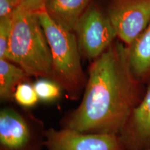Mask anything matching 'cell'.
Segmentation results:
<instances>
[{"label": "cell", "mask_w": 150, "mask_h": 150, "mask_svg": "<svg viewBox=\"0 0 150 150\" xmlns=\"http://www.w3.org/2000/svg\"><path fill=\"white\" fill-rule=\"evenodd\" d=\"M45 150H126L118 135L87 134L71 129L46 130Z\"/></svg>", "instance_id": "52a82bcc"}, {"label": "cell", "mask_w": 150, "mask_h": 150, "mask_svg": "<svg viewBox=\"0 0 150 150\" xmlns=\"http://www.w3.org/2000/svg\"><path fill=\"white\" fill-rule=\"evenodd\" d=\"M15 13L0 18V59H4L13 29Z\"/></svg>", "instance_id": "5bb4252c"}, {"label": "cell", "mask_w": 150, "mask_h": 150, "mask_svg": "<svg viewBox=\"0 0 150 150\" xmlns=\"http://www.w3.org/2000/svg\"><path fill=\"white\" fill-rule=\"evenodd\" d=\"M88 74L80 104L63 115L61 127L87 134L119 135L146 89L131 71L127 46L115 40L91 61Z\"/></svg>", "instance_id": "6da1fadb"}, {"label": "cell", "mask_w": 150, "mask_h": 150, "mask_svg": "<svg viewBox=\"0 0 150 150\" xmlns=\"http://www.w3.org/2000/svg\"><path fill=\"white\" fill-rule=\"evenodd\" d=\"M46 130L29 108L6 105L0 110V150H43Z\"/></svg>", "instance_id": "277c9868"}, {"label": "cell", "mask_w": 150, "mask_h": 150, "mask_svg": "<svg viewBox=\"0 0 150 150\" xmlns=\"http://www.w3.org/2000/svg\"><path fill=\"white\" fill-rule=\"evenodd\" d=\"M47 0H24L22 6L28 11L39 13L43 9Z\"/></svg>", "instance_id": "2e32d148"}, {"label": "cell", "mask_w": 150, "mask_h": 150, "mask_svg": "<svg viewBox=\"0 0 150 150\" xmlns=\"http://www.w3.org/2000/svg\"><path fill=\"white\" fill-rule=\"evenodd\" d=\"M4 59L20 66L30 77L51 79V52L38 13L22 6L16 11Z\"/></svg>", "instance_id": "7a4b0ae2"}, {"label": "cell", "mask_w": 150, "mask_h": 150, "mask_svg": "<svg viewBox=\"0 0 150 150\" xmlns=\"http://www.w3.org/2000/svg\"><path fill=\"white\" fill-rule=\"evenodd\" d=\"M118 136L126 150L150 148V83Z\"/></svg>", "instance_id": "ba28073f"}, {"label": "cell", "mask_w": 150, "mask_h": 150, "mask_svg": "<svg viewBox=\"0 0 150 150\" xmlns=\"http://www.w3.org/2000/svg\"><path fill=\"white\" fill-rule=\"evenodd\" d=\"M131 71L136 78L146 85L150 83V24L144 31L127 46Z\"/></svg>", "instance_id": "30bf717a"}, {"label": "cell", "mask_w": 150, "mask_h": 150, "mask_svg": "<svg viewBox=\"0 0 150 150\" xmlns=\"http://www.w3.org/2000/svg\"><path fill=\"white\" fill-rule=\"evenodd\" d=\"M38 15L51 52L50 79L61 86L70 100L77 101L83 95L87 77L76 34L56 24L45 9Z\"/></svg>", "instance_id": "3957f363"}, {"label": "cell", "mask_w": 150, "mask_h": 150, "mask_svg": "<svg viewBox=\"0 0 150 150\" xmlns=\"http://www.w3.org/2000/svg\"><path fill=\"white\" fill-rule=\"evenodd\" d=\"M14 102L22 108H30L35 106L40 101L33 84L24 82L20 84L15 91Z\"/></svg>", "instance_id": "4fadbf2b"}, {"label": "cell", "mask_w": 150, "mask_h": 150, "mask_svg": "<svg viewBox=\"0 0 150 150\" xmlns=\"http://www.w3.org/2000/svg\"><path fill=\"white\" fill-rule=\"evenodd\" d=\"M147 150H150V148H149V149H147Z\"/></svg>", "instance_id": "e0dca14e"}, {"label": "cell", "mask_w": 150, "mask_h": 150, "mask_svg": "<svg viewBox=\"0 0 150 150\" xmlns=\"http://www.w3.org/2000/svg\"><path fill=\"white\" fill-rule=\"evenodd\" d=\"M31 78L18 65L5 59H0V99L4 103L14 102L17 87Z\"/></svg>", "instance_id": "8fae6325"}, {"label": "cell", "mask_w": 150, "mask_h": 150, "mask_svg": "<svg viewBox=\"0 0 150 150\" xmlns=\"http://www.w3.org/2000/svg\"><path fill=\"white\" fill-rule=\"evenodd\" d=\"M93 0H47L45 11L56 24L74 32L80 18Z\"/></svg>", "instance_id": "9c48e42d"}, {"label": "cell", "mask_w": 150, "mask_h": 150, "mask_svg": "<svg viewBox=\"0 0 150 150\" xmlns=\"http://www.w3.org/2000/svg\"><path fill=\"white\" fill-rule=\"evenodd\" d=\"M106 12L118 40L129 46L150 24V0H110Z\"/></svg>", "instance_id": "8992f818"}, {"label": "cell", "mask_w": 150, "mask_h": 150, "mask_svg": "<svg viewBox=\"0 0 150 150\" xmlns=\"http://www.w3.org/2000/svg\"><path fill=\"white\" fill-rule=\"evenodd\" d=\"M81 56L93 61L117 38L107 13L93 3L80 18L74 31Z\"/></svg>", "instance_id": "5b68a950"}, {"label": "cell", "mask_w": 150, "mask_h": 150, "mask_svg": "<svg viewBox=\"0 0 150 150\" xmlns=\"http://www.w3.org/2000/svg\"><path fill=\"white\" fill-rule=\"evenodd\" d=\"M33 87L40 100L45 102L59 99L63 91L59 84L48 79H39L33 83Z\"/></svg>", "instance_id": "7c38bea8"}, {"label": "cell", "mask_w": 150, "mask_h": 150, "mask_svg": "<svg viewBox=\"0 0 150 150\" xmlns=\"http://www.w3.org/2000/svg\"><path fill=\"white\" fill-rule=\"evenodd\" d=\"M24 0H0V18L8 16L18 10Z\"/></svg>", "instance_id": "9a60e30c"}]
</instances>
